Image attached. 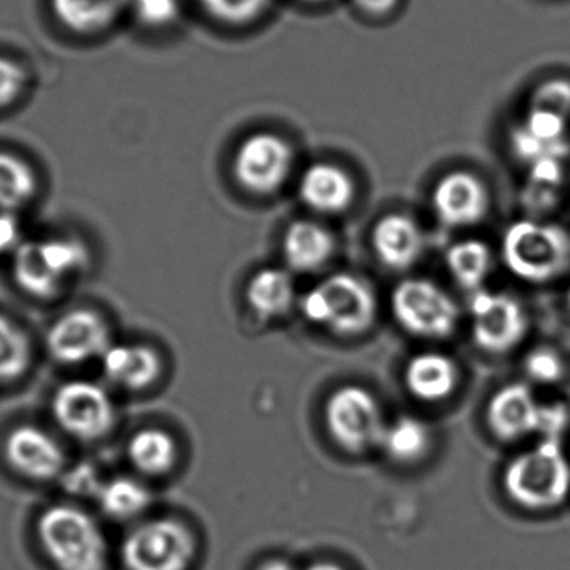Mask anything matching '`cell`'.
<instances>
[{
    "label": "cell",
    "instance_id": "cell-40",
    "mask_svg": "<svg viewBox=\"0 0 570 570\" xmlns=\"http://www.w3.org/2000/svg\"><path fill=\"white\" fill-rule=\"evenodd\" d=\"M568 298H569V307H570V288H569V295H568Z\"/></svg>",
    "mask_w": 570,
    "mask_h": 570
},
{
    "label": "cell",
    "instance_id": "cell-16",
    "mask_svg": "<svg viewBox=\"0 0 570 570\" xmlns=\"http://www.w3.org/2000/svg\"><path fill=\"white\" fill-rule=\"evenodd\" d=\"M354 183L342 167L315 163L302 174L298 194L315 213L338 214L354 199Z\"/></svg>",
    "mask_w": 570,
    "mask_h": 570
},
{
    "label": "cell",
    "instance_id": "cell-31",
    "mask_svg": "<svg viewBox=\"0 0 570 570\" xmlns=\"http://www.w3.org/2000/svg\"><path fill=\"white\" fill-rule=\"evenodd\" d=\"M129 9L140 26L160 30L173 27L183 13L180 0H130Z\"/></svg>",
    "mask_w": 570,
    "mask_h": 570
},
{
    "label": "cell",
    "instance_id": "cell-11",
    "mask_svg": "<svg viewBox=\"0 0 570 570\" xmlns=\"http://www.w3.org/2000/svg\"><path fill=\"white\" fill-rule=\"evenodd\" d=\"M109 347V328L92 311L67 312L47 332V348L60 364H80L102 357Z\"/></svg>",
    "mask_w": 570,
    "mask_h": 570
},
{
    "label": "cell",
    "instance_id": "cell-8",
    "mask_svg": "<svg viewBox=\"0 0 570 570\" xmlns=\"http://www.w3.org/2000/svg\"><path fill=\"white\" fill-rule=\"evenodd\" d=\"M294 164V150L279 134L263 130L247 136L234 156L237 183L257 196H267L283 187Z\"/></svg>",
    "mask_w": 570,
    "mask_h": 570
},
{
    "label": "cell",
    "instance_id": "cell-23",
    "mask_svg": "<svg viewBox=\"0 0 570 570\" xmlns=\"http://www.w3.org/2000/svg\"><path fill=\"white\" fill-rule=\"evenodd\" d=\"M100 511L114 521H132L149 509L153 494L132 478H114L102 482L96 494Z\"/></svg>",
    "mask_w": 570,
    "mask_h": 570
},
{
    "label": "cell",
    "instance_id": "cell-5",
    "mask_svg": "<svg viewBox=\"0 0 570 570\" xmlns=\"http://www.w3.org/2000/svg\"><path fill=\"white\" fill-rule=\"evenodd\" d=\"M196 554V535L189 525L169 518L140 522L120 546L126 570H189Z\"/></svg>",
    "mask_w": 570,
    "mask_h": 570
},
{
    "label": "cell",
    "instance_id": "cell-10",
    "mask_svg": "<svg viewBox=\"0 0 570 570\" xmlns=\"http://www.w3.org/2000/svg\"><path fill=\"white\" fill-rule=\"evenodd\" d=\"M57 424L80 441L104 438L114 425V404L96 382L70 381L52 399Z\"/></svg>",
    "mask_w": 570,
    "mask_h": 570
},
{
    "label": "cell",
    "instance_id": "cell-9",
    "mask_svg": "<svg viewBox=\"0 0 570 570\" xmlns=\"http://www.w3.org/2000/svg\"><path fill=\"white\" fill-rule=\"evenodd\" d=\"M472 337L489 354H505L524 341L529 315L524 305L502 292L478 291L471 298Z\"/></svg>",
    "mask_w": 570,
    "mask_h": 570
},
{
    "label": "cell",
    "instance_id": "cell-30",
    "mask_svg": "<svg viewBox=\"0 0 570 570\" xmlns=\"http://www.w3.org/2000/svg\"><path fill=\"white\" fill-rule=\"evenodd\" d=\"M521 126L544 146L552 149H568L566 139H568L569 119L566 117L551 110L531 107Z\"/></svg>",
    "mask_w": 570,
    "mask_h": 570
},
{
    "label": "cell",
    "instance_id": "cell-12",
    "mask_svg": "<svg viewBox=\"0 0 570 570\" xmlns=\"http://www.w3.org/2000/svg\"><path fill=\"white\" fill-rule=\"evenodd\" d=\"M7 464L36 482L52 481L62 474L66 458L56 439L32 425L13 429L3 445Z\"/></svg>",
    "mask_w": 570,
    "mask_h": 570
},
{
    "label": "cell",
    "instance_id": "cell-35",
    "mask_svg": "<svg viewBox=\"0 0 570 570\" xmlns=\"http://www.w3.org/2000/svg\"><path fill=\"white\" fill-rule=\"evenodd\" d=\"M402 0H352L358 13L371 20H385L394 16Z\"/></svg>",
    "mask_w": 570,
    "mask_h": 570
},
{
    "label": "cell",
    "instance_id": "cell-13",
    "mask_svg": "<svg viewBox=\"0 0 570 570\" xmlns=\"http://www.w3.org/2000/svg\"><path fill=\"white\" fill-rule=\"evenodd\" d=\"M432 206L445 226H474L488 214L489 190L474 174L454 170L439 180L432 194Z\"/></svg>",
    "mask_w": 570,
    "mask_h": 570
},
{
    "label": "cell",
    "instance_id": "cell-20",
    "mask_svg": "<svg viewBox=\"0 0 570 570\" xmlns=\"http://www.w3.org/2000/svg\"><path fill=\"white\" fill-rule=\"evenodd\" d=\"M129 3L130 0H50L57 20L80 36L102 33L129 9Z\"/></svg>",
    "mask_w": 570,
    "mask_h": 570
},
{
    "label": "cell",
    "instance_id": "cell-17",
    "mask_svg": "<svg viewBox=\"0 0 570 570\" xmlns=\"http://www.w3.org/2000/svg\"><path fill=\"white\" fill-rule=\"evenodd\" d=\"M100 361L106 377L130 391L149 387L163 372L159 355L146 345L110 344Z\"/></svg>",
    "mask_w": 570,
    "mask_h": 570
},
{
    "label": "cell",
    "instance_id": "cell-7",
    "mask_svg": "<svg viewBox=\"0 0 570 570\" xmlns=\"http://www.w3.org/2000/svg\"><path fill=\"white\" fill-rule=\"evenodd\" d=\"M395 321L417 337H449L458 327L459 307L454 298L428 279H407L392 292Z\"/></svg>",
    "mask_w": 570,
    "mask_h": 570
},
{
    "label": "cell",
    "instance_id": "cell-15",
    "mask_svg": "<svg viewBox=\"0 0 570 570\" xmlns=\"http://www.w3.org/2000/svg\"><path fill=\"white\" fill-rule=\"evenodd\" d=\"M372 246L384 266L409 269L417 263L424 249L421 227L404 214H389L379 219L372 230Z\"/></svg>",
    "mask_w": 570,
    "mask_h": 570
},
{
    "label": "cell",
    "instance_id": "cell-2",
    "mask_svg": "<svg viewBox=\"0 0 570 570\" xmlns=\"http://www.w3.org/2000/svg\"><path fill=\"white\" fill-rule=\"evenodd\" d=\"M504 488L515 504L531 511L561 505L570 494V462L559 439H544L509 462Z\"/></svg>",
    "mask_w": 570,
    "mask_h": 570
},
{
    "label": "cell",
    "instance_id": "cell-36",
    "mask_svg": "<svg viewBox=\"0 0 570 570\" xmlns=\"http://www.w3.org/2000/svg\"><path fill=\"white\" fill-rule=\"evenodd\" d=\"M19 220L12 213H0V256L6 253H16L20 246Z\"/></svg>",
    "mask_w": 570,
    "mask_h": 570
},
{
    "label": "cell",
    "instance_id": "cell-29",
    "mask_svg": "<svg viewBox=\"0 0 570 570\" xmlns=\"http://www.w3.org/2000/svg\"><path fill=\"white\" fill-rule=\"evenodd\" d=\"M29 364V338L13 322L0 315V384L19 379Z\"/></svg>",
    "mask_w": 570,
    "mask_h": 570
},
{
    "label": "cell",
    "instance_id": "cell-4",
    "mask_svg": "<svg viewBox=\"0 0 570 570\" xmlns=\"http://www.w3.org/2000/svg\"><path fill=\"white\" fill-rule=\"evenodd\" d=\"M502 259L525 283H551L570 266V236L554 224L518 220L502 237Z\"/></svg>",
    "mask_w": 570,
    "mask_h": 570
},
{
    "label": "cell",
    "instance_id": "cell-3",
    "mask_svg": "<svg viewBox=\"0 0 570 570\" xmlns=\"http://www.w3.org/2000/svg\"><path fill=\"white\" fill-rule=\"evenodd\" d=\"M301 308L311 324L342 337H354L374 324L377 298L364 279L341 273L308 288L302 297Z\"/></svg>",
    "mask_w": 570,
    "mask_h": 570
},
{
    "label": "cell",
    "instance_id": "cell-34",
    "mask_svg": "<svg viewBox=\"0 0 570 570\" xmlns=\"http://www.w3.org/2000/svg\"><path fill=\"white\" fill-rule=\"evenodd\" d=\"M26 83V69L9 57H0V109L19 99Z\"/></svg>",
    "mask_w": 570,
    "mask_h": 570
},
{
    "label": "cell",
    "instance_id": "cell-38",
    "mask_svg": "<svg viewBox=\"0 0 570 570\" xmlns=\"http://www.w3.org/2000/svg\"><path fill=\"white\" fill-rule=\"evenodd\" d=\"M305 570H345L334 562H315V564L308 566Z\"/></svg>",
    "mask_w": 570,
    "mask_h": 570
},
{
    "label": "cell",
    "instance_id": "cell-32",
    "mask_svg": "<svg viewBox=\"0 0 570 570\" xmlns=\"http://www.w3.org/2000/svg\"><path fill=\"white\" fill-rule=\"evenodd\" d=\"M525 374L538 384L551 385L561 381L566 365L558 352L548 347L532 351L524 361Z\"/></svg>",
    "mask_w": 570,
    "mask_h": 570
},
{
    "label": "cell",
    "instance_id": "cell-19",
    "mask_svg": "<svg viewBox=\"0 0 570 570\" xmlns=\"http://www.w3.org/2000/svg\"><path fill=\"white\" fill-rule=\"evenodd\" d=\"M332 234L321 224L297 220L285 230L283 253L285 263L297 273H314L321 269L334 254Z\"/></svg>",
    "mask_w": 570,
    "mask_h": 570
},
{
    "label": "cell",
    "instance_id": "cell-14",
    "mask_svg": "<svg viewBox=\"0 0 570 570\" xmlns=\"http://www.w3.org/2000/svg\"><path fill=\"white\" fill-rule=\"evenodd\" d=\"M544 405L539 404L531 387L521 382L499 389L488 404L489 429L502 441H518L541 432Z\"/></svg>",
    "mask_w": 570,
    "mask_h": 570
},
{
    "label": "cell",
    "instance_id": "cell-22",
    "mask_svg": "<svg viewBox=\"0 0 570 570\" xmlns=\"http://www.w3.org/2000/svg\"><path fill=\"white\" fill-rule=\"evenodd\" d=\"M379 448L397 464H415L431 449V431L421 419L402 415L385 425Z\"/></svg>",
    "mask_w": 570,
    "mask_h": 570
},
{
    "label": "cell",
    "instance_id": "cell-33",
    "mask_svg": "<svg viewBox=\"0 0 570 570\" xmlns=\"http://www.w3.org/2000/svg\"><path fill=\"white\" fill-rule=\"evenodd\" d=\"M531 107L551 110L570 120V80L558 77L542 82L532 96Z\"/></svg>",
    "mask_w": 570,
    "mask_h": 570
},
{
    "label": "cell",
    "instance_id": "cell-1",
    "mask_svg": "<svg viewBox=\"0 0 570 570\" xmlns=\"http://www.w3.org/2000/svg\"><path fill=\"white\" fill-rule=\"evenodd\" d=\"M40 551L56 570H107L110 549L106 532L86 509L49 505L37 518Z\"/></svg>",
    "mask_w": 570,
    "mask_h": 570
},
{
    "label": "cell",
    "instance_id": "cell-25",
    "mask_svg": "<svg viewBox=\"0 0 570 570\" xmlns=\"http://www.w3.org/2000/svg\"><path fill=\"white\" fill-rule=\"evenodd\" d=\"M12 274L17 285L23 292L42 301L56 297L63 285L62 281L50 273L37 240L22 243L17 247L13 253Z\"/></svg>",
    "mask_w": 570,
    "mask_h": 570
},
{
    "label": "cell",
    "instance_id": "cell-37",
    "mask_svg": "<svg viewBox=\"0 0 570 570\" xmlns=\"http://www.w3.org/2000/svg\"><path fill=\"white\" fill-rule=\"evenodd\" d=\"M256 570H295L294 566L288 564L284 559H269L263 562Z\"/></svg>",
    "mask_w": 570,
    "mask_h": 570
},
{
    "label": "cell",
    "instance_id": "cell-27",
    "mask_svg": "<svg viewBox=\"0 0 570 570\" xmlns=\"http://www.w3.org/2000/svg\"><path fill=\"white\" fill-rule=\"evenodd\" d=\"M36 174L29 164L10 153H0V213H12L36 194Z\"/></svg>",
    "mask_w": 570,
    "mask_h": 570
},
{
    "label": "cell",
    "instance_id": "cell-39",
    "mask_svg": "<svg viewBox=\"0 0 570 570\" xmlns=\"http://www.w3.org/2000/svg\"><path fill=\"white\" fill-rule=\"evenodd\" d=\"M297 2L304 3V6L308 7H321L325 6V3L332 2V0H297Z\"/></svg>",
    "mask_w": 570,
    "mask_h": 570
},
{
    "label": "cell",
    "instance_id": "cell-21",
    "mask_svg": "<svg viewBox=\"0 0 570 570\" xmlns=\"http://www.w3.org/2000/svg\"><path fill=\"white\" fill-rule=\"evenodd\" d=\"M295 301V284L291 274L267 267L254 274L247 285V302L259 317H281Z\"/></svg>",
    "mask_w": 570,
    "mask_h": 570
},
{
    "label": "cell",
    "instance_id": "cell-26",
    "mask_svg": "<svg viewBox=\"0 0 570 570\" xmlns=\"http://www.w3.org/2000/svg\"><path fill=\"white\" fill-rule=\"evenodd\" d=\"M445 263L455 283L478 292L491 273V249L481 240H462L449 249Z\"/></svg>",
    "mask_w": 570,
    "mask_h": 570
},
{
    "label": "cell",
    "instance_id": "cell-24",
    "mask_svg": "<svg viewBox=\"0 0 570 570\" xmlns=\"http://www.w3.org/2000/svg\"><path fill=\"white\" fill-rule=\"evenodd\" d=\"M130 462L140 474L159 478L173 471L177 462L176 441L159 429H144L130 439Z\"/></svg>",
    "mask_w": 570,
    "mask_h": 570
},
{
    "label": "cell",
    "instance_id": "cell-18",
    "mask_svg": "<svg viewBox=\"0 0 570 570\" xmlns=\"http://www.w3.org/2000/svg\"><path fill=\"white\" fill-rule=\"evenodd\" d=\"M458 384V365L441 352H422L412 357L405 368V385L419 401H444Z\"/></svg>",
    "mask_w": 570,
    "mask_h": 570
},
{
    "label": "cell",
    "instance_id": "cell-28",
    "mask_svg": "<svg viewBox=\"0 0 570 570\" xmlns=\"http://www.w3.org/2000/svg\"><path fill=\"white\" fill-rule=\"evenodd\" d=\"M213 22L229 29H246L269 13L273 0H194Z\"/></svg>",
    "mask_w": 570,
    "mask_h": 570
},
{
    "label": "cell",
    "instance_id": "cell-6",
    "mask_svg": "<svg viewBox=\"0 0 570 570\" xmlns=\"http://www.w3.org/2000/svg\"><path fill=\"white\" fill-rule=\"evenodd\" d=\"M325 425L335 444L352 454L379 448L385 429L374 395L357 385H344L328 397Z\"/></svg>",
    "mask_w": 570,
    "mask_h": 570
}]
</instances>
